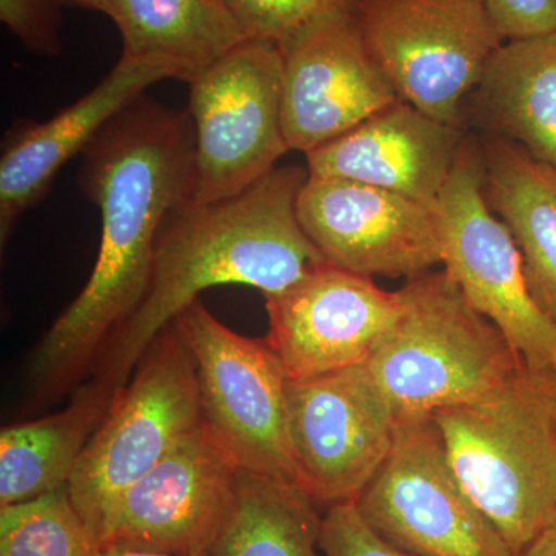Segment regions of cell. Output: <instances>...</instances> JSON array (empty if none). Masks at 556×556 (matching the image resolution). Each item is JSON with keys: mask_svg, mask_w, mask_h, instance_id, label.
<instances>
[{"mask_svg": "<svg viewBox=\"0 0 556 556\" xmlns=\"http://www.w3.org/2000/svg\"><path fill=\"white\" fill-rule=\"evenodd\" d=\"M193 161L189 112L146 94L110 121L83 153L79 188L100 208V252L86 287L31 353L33 401H54L90 376L105 343L138 308L160 230L192 195Z\"/></svg>", "mask_w": 556, "mask_h": 556, "instance_id": "obj_1", "label": "cell"}, {"mask_svg": "<svg viewBox=\"0 0 556 556\" xmlns=\"http://www.w3.org/2000/svg\"><path fill=\"white\" fill-rule=\"evenodd\" d=\"M308 175L298 164L277 167L229 199L175 207L156 240L148 291L105 343L90 378L119 393L161 332L208 288L241 285L269 298L328 263L298 217Z\"/></svg>", "mask_w": 556, "mask_h": 556, "instance_id": "obj_2", "label": "cell"}, {"mask_svg": "<svg viewBox=\"0 0 556 556\" xmlns=\"http://www.w3.org/2000/svg\"><path fill=\"white\" fill-rule=\"evenodd\" d=\"M431 416L460 485L517 556L556 519V422L540 379L521 369Z\"/></svg>", "mask_w": 556, "mask_h": 556, "instance_id": "obj_3", "label": "cell"}, {"mask_svg": "<svg viewBox=\"0 0 556 556\" xmlns=\"http://www.w3.org/2000/svg\"><path fill=\"white\" fill-rule=\"evenodd\" d=\"M399 292L401 316L365 362L397 419L477 401L526 368L444 269L409 278Z\"/></svg>", "mask_w": 556, "mask_h": 556, "instance_id": "obj_4", "label": "cell"}, {"mask_svg": "<svg viewBox=\"0 0 556 556\" xmlns=\"http://www.w3.org/2000/svg\"><path fill=\"white\" fill-rule=\"evenodd\" d=\"M201 424L195 364L169 325L119 391L68 482L70 497L100 546L127 489Z\"/></svg>", "mask_w": 556, "mask_h": 556, "instance_id": "obj_5", "label": "cell"}, {"mask_svg": "<svg viewBox=\"0 0 556 556\" xmlns=\"http://www.w3.org/2000/svg\"><path fill=\"white\" fill-rule=\"evenodd\" d=\"M195 134L190 200L212 203L254 186L289 152L283 58L270 40H241L188 80Z\"/></svg>", "mask_w": 556, "mask_h": 556, "instance_id": "obj_6", "label": "cell"}, {"mask_svg": "<svg viewBox=\"0 0 556 556\" xmlns=\"http://www.w3.org/2000/svg\"><path fill=\"white\" fill-rule=\"evenodd\" d=\"M442 269L506 338L530 372L556 362V320L530 292L521 252L484 192L481 144L466 138L434 206Z\"/></svg>", "mask_w": 556, "mask_h": 556, "instance_id": "obj_7", "label": "cell"}, {"mask_svg": "<svg viewBox=\"0 0 556 556\" xmlns=\"http://www.w3.org/2000/svg\"><path fill=\"white\" fill-rule=\"evenodd\" d=\"M170 325L193 358L203 422L223 452L240 471L295 482L288 376L266 339L237 334L200 299Z\"/></svg>", "mask_w": 556, "mask_h": 556, "instance_id": "obj_8", "label": "cell"}, {"mask_svg": "<svg viewBox=\"0 0 556 556\" xmlns=\"http://www.w3.org/2000/svg\"><path fill=\"white\" fill-rule=\"evenodd\" d=\"M356 21L401 100L455 126L506 42L485 0H361Z\"/></svg>", "mask_w": 556, "mask_h": 556, "instance_id": "obj_9", "label": "cell"}, {"mask_svg": "<svg viewBox=\"0 0 556 556\" xmlns=\"http://www.w3.org/2000/svg\"><path fill=\"white\" fill-rule=\"evenodd\" d=\"M354 504L380 538L413 556H514L460 485L433 416L397 419L386 463Z\"/></svg>", "mask_w": 556, "mask_h": 556, "instance_id": "obj_10", "label": "cell"}, {"mask_svg": "<svg viewBox=\"0 0 556 556\" xmlns=\"http://www.w3.org/2000/svg\"><path fill=\"white\" fill-rule=\"evenodd\" d=\"M295 482L316 503L354 501L386 463L397 415L367 364L288 379Z\"/></svg>", "mask_w": 556, "mask_h": 556, "instance_id": "obj_11", "label": "cell"}, {"mask_svg": "<svg viewBox=\"0 0 556 556\" xmlns=\"http://www.w3.org/2000/svg\"><path fill=\"white\" fill-rule=\"evenodd\" d=\"M239 477V467L201 424L127 489L101 547L208 556L236 507Z\"/></svg>", "mask_w": 556, "mask_h": 556, "instance_id": "obj_12", "label": "cell"}, {"mask_svg": "<svg viewBox=\"0 0 556 556\" xmlns=\"http://www.w3.org/2000/svg\"><path fill=\"white\" fill-rule=\"evenodd\" d=\"M298 217L325 262L350 273L409 280L442 265L434 207L390 190L309 174Z\"/></svg>", "mask_w": 556, "mask_h": 556, "instance_id": "obj_13", "label": "cell"}, {"mask_svg": "<svg viewBox=\"0 0 556 556\" xmlns=\"http://www.w3.org/2000/svg\"><path fill=\"white\" fill-rule=\"evenodd\" d=\"M278 49L289 150L306 155L401 100L362 38L356 11L325 14Z\"/></svg>", "mask_w": 556, "mask_h": 556, "instance_id": "obj_14", "label": "cell"}, {"mask_svg": "<svg viewBox=\"0 0 556 556\" xmlns=\"http://www.w3.org/2000/svg\"><path fill=\"white\" fill-rule=\"evenodd\" d=\"M266 299V342L288 379H308L365 364L401 316V292L372 277L324 265Z\"/></svg>", "mask_w": 556, "mask_h": 556, "instance_id": "obj_15", "label": "cell"}, {"mask_svg": "<svg viewBox=\"0 0 556 556\" xmlns=\"http://www.w3.org/2000/svg\"><path fill=\"white\" fill-rule=\"evenodd\" d=\"M172 78L179 76L169 65L123 54L94 89L53 118L16 121L0 155V244L5 247L22 215L42 201L62 167L83 155L110 121L149 87Z\"/></svg>", "mask_w": 556, "mask_h": 556, "instance_id": "obj_16", "label": "cell"}, {"mask_svg": "<svg viewBox=\"0 0 556 556\" xmlns=\"http://www.w3.org/2000/svg\"><path fill=\"white\" fill-rule=\"evenodd\" d=\"M466 135L404 100L306 153L308 172L375 186L437 206Z\"/></svg>", "mask_w": 556, "mask_h": 556, "instance_id": "obj_17", "label": "cell"}, {"mask_svg": "<svg viewBox=\"0 0 556 556\" xmlns=\"http://www.w3.org/2000/svg\"><path fill=\"white\" fill-rule=\"evenodd\" d=\"M481 149L485 199L521 252L530 292L556 320V170L497 135Z\"/></svg>", "mask_w": 556, "mask_h": 556, "instance_id": "obj_18", "label": "cell"}, {"mask_svg": "<svg viewBox=\"0 0 556 556\" xmlns=\"http://www.w3.org/2000/svg\"><path fill=\"white\" fill-rule=\"evenodd\" d=\"M118 391L101 380L76 387L68 407L0 431V507L68 484Z\"/></svg>", "mask_w": 556, "mask_h": 556, "instance_id": "obj_19", "label": "cell"}, {"mask_svg": "<svg viewBox=\"0 0 556 556\" xmlns=\"http://www.w3.org/2000/svg\"><path fill=\"white\" fill-rule=\"evenodd\" d=\"M477 89L478 110L497 137L556 170V30L506 40Z\"/></svg>", "mask_w": 556, "mask_h": 556, "instance_id": "obj_20", "label": "cell"}, {"mask_svg": "<svg viewBox=\"0 0 556 556\" xmlns=\"http://www.w3.org/2000/svg\"><path fill=\"white\" fill-rule=\"evenodd\" d=\"M126 56L169 65L179 79L239 46L243 36L223 0H108Z\"/></svg>", "mask_w": 556, "mask_h": 556, "instance_id": "obj_21", "label": "cell"}, {"mask_svg": "<svg viewBox=\"0 0 556 556\" xmlns=\"http://www.w3.org/2000/svg\"><path fill=\"white\" fill-rule=\"evenodd\" d=\"M316 504L295 482L240 471L236 507L208 556H325Z\"/></svg>", "mask_w": 556, "mask_h": 556, "instance_id": "obj_22", "label": "cell"}, {"mask_svg": "<svg viewBox=\"0 0 556 556\" xmlns=\"http://www.w3.org/2000/svg\"><path fill=\"white\" fill-rule=\"evenodd\" d=\"M101 546L68 493L58 486L0 507V556H100Z\"/></svg>", "mask_w": 556, "mask_h": 556, "instance_id": "obj_23", "label": "cell"}, {"mask_svg": "<svg viewBox=\"0 0 556 556\" xmlns=\"http://www.w3.org/2000/svg\"><path fill=\"white\" fill-rule=\"evenodd\" d=\"M243 39L281 46L303 27L334 11H356L361 0H223Z\"/></svg>", "mask_w": 556, "mask_h": 556, "instance_id": "obj_24", "label": "cell"}, {"mask_svg": "<svg viewBox=\"0 0 556 556\" xmlns=\"http://www.w3.org/2000/svg\"><path fill=\"white\" fill-rule=\"evenodd\" d=\"M320 546L325 556H413L380 538L354 501L329 506L321 519Z\"/></svg>", "mask_w": 556, "mask_h": 556, "instance_id": "obj_25", "label": "cell"}, {"mask_svg": "<svg viewBox=\"0 0 556 556\" xmlns=\"http://www.w3.org/2000/svg\"><path fill=\"white\" fill-rule=\"evenodd\" d=\"M61 9L56 0H0V21L25 49L56 56L62 51Z\"/></svg>", "mask_w": 556, "mask_h": 556, "instance_id": "obj_26", "label": "cell"}, {"mask_svg": "<svg viewBox=\"0 0 556 556\" xmlns=\"http://www.w3.org/2000/svg\"><path fill=\"white\" fill-rule=\"evenodd\" d=\"M485 5L504 40L556 30V0H485Z\"/></svg>", "mask_w": 556, "mask_h": 556, "instance_id": "obj_27", "label": "cell"}, {"mask_svg": "<svg viewBox=\"0 0 556 556\" xmlns=\"http://www.w3.org/2000/svg\"><path fill=\"white\" fill-rule=\"evenodd\" d=\"M517 556H556V519Z\"/></svg>", "mask_w": 556, "mask_h": 556, "instance_id": "obj_28", "label": "cell"}, {"mask_svg": "<svg viewBox=\"0 0 556 556\" xmlns=\"http://www.w3.org/2000/svg\"><path fill=\"white\" fill-rule=\"evenodd\" d=\"M536 376L540 379L541 387H543L544 394H546L548 407H551L556 422V362L547 369H544L543 372H538Z\"/></svg>", "mask_w": 556, "mask_h": 556, "instance_id": "obj_29", "label": "cell"}, {"mask_svg": "<svg viewBox=\"0 0 556 556\" xmlns=\"http://www.w3.org/2000/svg\"><path fill=\"white\" fill-rule=\"evenodd\" d=\"M100 556H175L161 554V552L142 551V548L119 546V544H108L101 547Z\"/></svg>", "mask_w": 556, "mask_h": 556, "instance_id": "obj_30", "label": "cell"}, {"mask_svg": "<svg viewBox=\"0 0 556 556\" xmlns=\"http://www.w3.org/2000/svg\"><path fill=\"white\" fill-rule=\"evenodd\" d=\"M62 7H76V9L98 11L108 16V0H56Z\"/></svg>", "mask_w": 556, "mask_h": 556, "instance_id": "obj_31", "label": "cell"}]
</instances>
